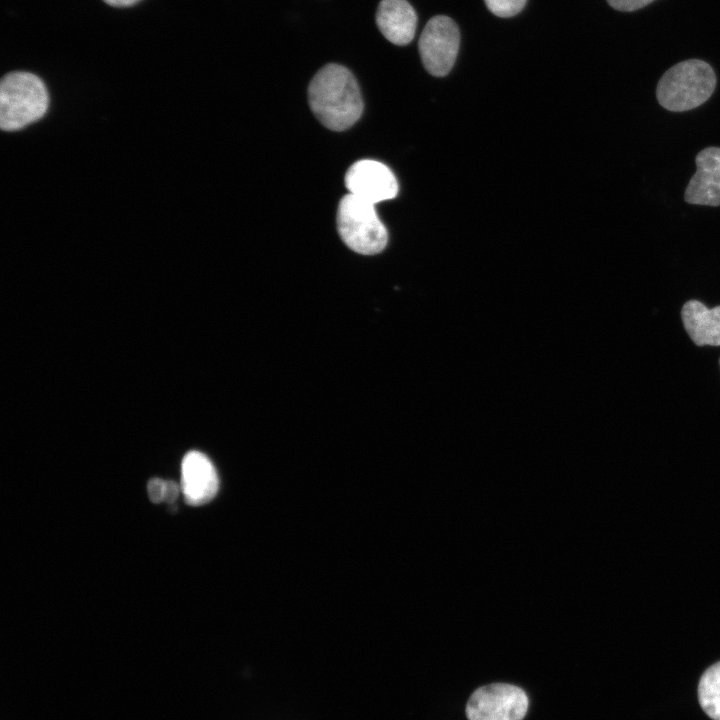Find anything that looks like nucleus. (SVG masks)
<instances>
[{"label": "nucleus", "mask_w": 720, "mask_h": 720, "mask_svg": "<svg viewBox=\"0 0 720 720\" xmlns=\"http://www.w3.org/2000/svg\"><path fill=\"white\" fill-rule=\"evenodd\" d=\"M181 492L188 505L200 506L210 502L219 489L215 466L202 452L189 451L181 463Z\"/></svg>", "instance_id": "6e6552de"}, {"label": "nucleus", "mask_w": 720, "mask_h": 720, "mask_svg": "<svg viewBox=\"0 0 720 720\" xmlns=\"http://www.w3.org/2000/svg\"><path fill=\"white\" fill-rule=\"evenodd\" d=\"M490 12L498 17H512L518 14L527 0H484Z\"/></svg>", "instance_id": "ddd939ff"}, {"label": "nucleus", "mask_w": 720, "mask_h": 720, "mask_svg": "<svg viewBox=\"0 0 720 720\" xmlns=\"http://www.w3.org/2000/svg\"><path fill=\"white\" fill-rule=\"evenodd\" d=\"M167 480L152 478L147 483V494L151 502L160 503L165 501Z\"/></svg>", "instance_id": "4468645a"}, {"label": "nucleus", "mask_w": 720, "mask_h": 720, "mask_svg": "<svg viewBox=\"0 0 720 720\" xmlns=\"http://www.w3.org/2000/svg\"><path fill=\"white\" fill-rule=\"evenodd\" d=\"M653 1L654 0H607L608 4L611 7L616 10L625 12L643 8L644 6L648 5Z\"/></svg>", "instance_id": "2eb2a0df"}, {"label": "nucleus", "mask_w": 720, "mask_h": 720, "mask_svg": "<svg viewBox=\"0 0 720 720\" xmlns=\"http://www.w3.org/2000/svg\"><path fill=\"white\" fill-rule=\"evenodd\" d=\"M308 100L316 118L333 131L350 128L364 108L356 78L336 63L325 65L315 74L308 87Z\"/></svg>", "instance_id": "f257e3e1"}, {"label": "nucleus", "mask_w": 720, "mask_h": 720, "mask_svg": "<svg viewBox=\"0 0 720 720\" xmlns=\"http://www.w3.org/2000/svg\"><path fill=\"white\" fill-rule=\"evenodd\" d=\"M337 229L346 246L359 254H377L387 245L388 233L374 205L350 193L339 202Z\"/></svg>", "instance_id": "20e7f679"}, {"label": "nucleus", "mask_w": 720, "mask_h": 720, "mask_svg": "<svg viewBox=\"0 0 720 720\" xmlns=\"http://www.w3.org/2000/svg\"><path fill=\"white\" fill-rule=\"evenodd\" d=\"M698 698L704 712L720 720V661L710 666L701 676Z\"/></svg>", "instance_id": "f8f14e48"}, {"label": "nucleus", "mask_w": 720, "mask_h": 720, "mask_svg": "<svg viewBox=\"0 0 720 720\" xmlns=\"http://www.w3.org/2000/svg\"><path fill=\"white\" fill-rule=\"evenodd\" d=\"M715 87L712 67L702 60L690 59L675 64L662 75L656 97L666 110L684 112L705 103Z\"/></svg>", "instance_id": "f03ea898"}, {"label": "nucleus", "mask_w": 720, "mask_h": 720, "mask_svg": "<svg viewBox=\"0 0 720 720\" xmlns=\"http://www.w3.org/2000/svg\"><path fill=\"white\" fill-rule=\"evenodd\" d=\"M697 170L684 193L689 204L720 205V147L710 146L695 157Z\"/></svg>", "instance_id": "1a4fd4ad"}, {"label": "nucleus", "mask_w": 720, "mask_h": 720, "mask_svg": "<svg viewBox=\"0 0 720 720\" xmlns=\"http://www.w3.org/2000/svg\"><path fill=\"white\" fill-rule=\"evenodd\" d=\"M684 328L697 346L720 345V305L708 309L697 300H689L681 310Z\"/></svg>", "instance_id": "9b49d317"}, {"label": "nucleus", "mask_w": 720, "mask_h": 720, "mask_svg": "<svg viewBox=\"0 0 720 720\" xmlns=\"http://www.w3.org/2000/svg\"><path fill=\"white\" fill-rule=\"evenodd\" d=\"M105 3L116 6V7H126L134 5L135 3L139 2L140 0H103Z\"/></svg>", "instance_id": "dca6fc26"}, {"label": "nucleus", "mask_w": 720, "mask_h": 720, "mask_svg": "<svg viewBox=\"0 0 720 720\" xmlns=\"http://www.w3.org/2000/svg\"><path fill=\"white\" fill-rule=\"evenodd\" d=\"M460 44L456 23L444 15L431 18L420 36L419 53L425 69L442 77L452 69Z\"/></svg>", "instance_id": "423d86ee"}, {"label": "nucleus", "mask_w": 720, "mask_h": 720, "mask_svg": "<svg viewBox=\"0 0 720 720\" xmlns=\"http://www.w3.org/2000/svg\"><path fill=\"white\" fill-rule=\"evenodd\" d=\"M49 96L43 81L30 72H11L0 84V126L16 131L41 119L47 112Z\"/></svg>", "instance_id": "7ed1b4c3"}, {"label": "nucleus", "mask_w": 720, "mask_h": 720, "mask_svg": "<svg viewBox=\"0 0 720 720\" xmlns=\"http://www.w3.org/2000/svg\"><path fill=\"white\" fill-rule=\"evenodd\" d=\"M376 24L388 41L404 46L415 36L417 15L407 0H381L376 12Z\"/></svg>", "instance_id": "9d476101"}, {"label": "nucleus", "mask_w": 720, "mask_h": 720, "mask_svg": "<svg viewBox=\"0 0 720 720\" xmlns=\"http://www.w3.org/2000/svg\"><path fill=\"white\" fill-rule=\"evenodd\" d=\"M528 708V697L521 688L493 683L478 688L466 705L468 720H522Z\"/></svg>", "instance_id": "39448f33"}, {"label": "nucleus", "mask_w": 720, "mask_h": 720, "mask_svg": "<svg viewBox=\"0 0 720 720\" xmlns=\"http://www.w3.org/2000/svg\"><path fill=\"white\" fill-rule=\"evenodd\" d=\"M345 185L350 194L373 205L393 199L398 193V182L392 171L371 159L355 162L346 172Z\"/></svg>", "instance_id": "0eeeda50"}]
</instances>
